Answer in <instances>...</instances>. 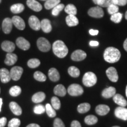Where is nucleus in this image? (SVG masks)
I'll list each match as a JSON object with an SVG mask.
<instances>
[{
    "label": "nucleus",
    "instance_id": "8",
    "mask_svg": "<svg viewBox=\"0 0 127 127\" xmlns=\"http://www.w3.org/2000/svg\"><path fill=\"white\" fill-rule=\"evenodd\" d=\"M87 57V54L81 50H77L72 52L71 58L72 61H81L85 60Z\"/></svg>",
    "mask_w": 127,
    "mask_h": 127
},
{
    "label": "nucleus",
    "instance_id": "25",
    "mask_svg": "<svg viewBox=\"0 0 127 127\" xmlns=\"http://www.w3.org/2000/svg\"><path fill=\"white\" fill-rule=\"evenodd\" d=\"M54 93L56 95L60 96H64L66 94V90L65 87L62 84H58L54 89Z\"/></svg>",
    "mask_w": 127,
    "mask_h": 127
},
{
    "label": "nucleus",
    "instance_id": "42",
    "mask_svg": "<svg viewBox=\"0 0 127 127\" xmlns=\"http://www.w3.org/2000/svg\"><path fill=\"white\" fill-rule=\"evenodd\" d=\"M119 7L118 5L115 4H111L108 7V12L111 15H113V14L118 12Z\"/></svg>",
    "mask_w": 127,
    "mask_h": 127
},
{
    "label": "nucleus",
    "instance_id": "54",
    "mask_svg": "<svg viewBox=\"0 0 127 127\" xmlns=\"http://www.w3.org/2000/svg\"><path fill=\"white\" fill-rule=\"evenodd\" d=\"M93 2H94L95 4H97V1H98V0H93Z\"/></svg>",
    "mask_w": 127,
    "mask_h": 127
},
{
    "label": "nucleus",
    "instance_id": "12",
    "mask_svg": "<svg viewBox=\"0 0 127 127\" xmlns=\"http://www.w3.org/2000/svg\"><path fill=\"white\" fill-rule=\"evenodd\" d=\"M106 74L109 79L113 82H116L118 80V75L117 69L114 67H109L106 71Z\"/></svg>",
    "mask_w": 127,
    "mask_h": 127
},
{
    "label": "nucleus",
    "instance_id": "7",
    "mask_svg": "<svg viewBox=\"0 0 127 127\" xmlns=\"http://www.w3.org/2000/svg\"><path fill=\"white\" fill-rule=\"evenodd\" d=\"M23 71V68L21 66H15L12 67L10 71V75L11 79L14 81L19 80L21 77Z\"/></svg>",
    "mask_w": 127,
    "mask_h": 127
},
{
    "label": "nucleus",
    "instance_id": "32",
    "mask_svg": "<svg viewBox=\"0 0 127 127\" xmlns=\"http://www.w3.org/2000/svg\"><path fill=\"white\" fill-rule=\"evenodd\" d=\"M60 2H61L60 0H47L45 2L44 6L47 9H53L55 6L59 4Z\"/></svg>",
    "mask_w": 127,
    "mask_h": 127
},
{
    "label": "nucleus",
    "instance_id": "43",
    "mask_svg": "<svg viewBox=\"0 0 127 127\" xmlns=\"http://www.w3.org/2000/svg\"><path fill=\"white\" fill-rule=\"evenodd\" d=\"M21 121L18 118H13L8 123V127H19L20 126Z\"/></svg>",
    "mask_w": 127,
    "mask_h": 127
},
{
    "label": "nucleus",
    "instance_id": "30",
    "mask_svg": "<svg viewBox=\"0 0 127 127\" xmlns=\"http://www.w3.org/2000/svg\"><path fill=\"white\" fill-rule=\"evenodd\" d=\"M24 5L22 4H15L12 5L10 9L14 14L21 13L24 10Z\"/></svg>",
    "mask_w": 127,
    "mask_h": 127
},
{
    "label": "nucleus",
    "instance_id": "53",
    "mask_svg": "<svg viewBox=\"0 0 127 127\" xmlns=\"http://www.w3.org/2000/svg\"><path fill=\"white\" fill-rule=\"evenodd\" d=\"M2 99L0 98V112L1 111V107H2Z\"/></svg>",
    "mask_w": 127,
    "mask_h": 127
},
{
    "label": "nucleus",
    "instance_id": "37",
    "mask_svg": "<svg viewBox=\"0 0 127 127\" xmlns=\"http://www.w3.org/2000/svg\"><path fill=\"white\" fill-rule=\"evenodd\" d=\"M9 94L12 96H17L21 93V88L19 86H14L9 90Z\"/></svg>",
    "mask_w": 127,
    "mask_h": 127
},
{
    "label": "nucleus",
    "instance_id": "20",
    "mask_svg": "<svg viewBox=\"0 0 127 127\" xmlns=\"http://www.w3.org/2000/svg\"><path fill=\"white\" fill-rule=\"evenodd\" d=\"M109 110H110V108L107 105L101 104L96 106V107L95 108V112H96V113L101 116L107 115L109 112Z\"/></svg>",
    "mask_w": 127,
    "mask_h": 127
},
{
    "label": "nucleus",
    "instance_id": "23",
    "mask_svg": "<svg viewBox=\"0 0 127 127\" xmlns=\"http://www.w3.org/2000/svg\"><path fill=\"white\" fill-rule=\"evenodd\" d=\"M116 94V89L113 87H109L104 89L102 92V96L105 98L113 97Z\"/></svg>",
    "mask_w": 127,
    "mask_h": 127
},
{
    "label": "nucleus",
    "instance_id": "44",
    "mask_svg": "<svg viewBox=\"0 0 127 127\" xmlns=\"http://www.w3.org/2000/svg\"><path fill=\"white\" fill-rule=\"evenodd\" d=\"M34 112L36 114H41L45 112V107L42 105H38L34 108Z\"/></svg>",
    "mask_w": 127,
    "mask_h": 127
},
{
    "label": "nucleus",
    "instance_id": "51",
    "mask_svg": "<svg viewBox=\"0 0 127 127\" xmlns=\"http://www.w3.org/2000/svg\"><path fill=\"white\" fill-rule=\"evenodd\" d=\"M26 127H40V126L39 125L36 124H30Z\"/></svg>",
    "mask_w": 127,
    "mask_h": 127
},
{
    "label": "nucleus",
    "instance_id": "13",
    "mask_svg": "<svg viewBox=\"0 0 127 127\" xmlns=\"http://www.w3.org/2000/svg\"><path fill=\"white\" fill-rule=\"evenodd\" d=\"M13 24L17 29L20 30H24L25 28V23L24 21L21 17L19 16H14L11 18Z\"/></svg>",
    "mask_w": 127,
    "mask_h": 127
},
{
    "label": "nucleus",
    "instance_id": "17",
    "mask_svg": "<svg viewBox=\"0 0 127 127\" xmlns=\"http://www.w3.org/2000/svg\"><path fill=\"white\" fill-rule=\"evenodd\" d=\"M1 48L4 51L7 52L8 53L13 52L15 48V45L14 42L10 41H4L1 44Z\"/></svg>",
    "mask_w": 127,
    "mask_h": 127
},
{
    "label": "nucleus",
    "instance_id": "50",
    "mask_svg": "<svg viewBox=\"0 0 127 127\" xmlns=\"http://www.w3.org/2000/svg\"><path fill=\"white\" fill-rule=\"evenodd\" d=\"M90 45L91 47H97L99 45V42L96 41H91L90 42Z\"/></svg>",
    "mask_w": 127,
    "mask_h": 127
},
{
    "label": "nucleus",
    "instance_id": "1",
    "mask_svg": "<svg viewBox=\"0 0 127 127\" xmlns=\"http://www.w3.org/2000/svg\"><path fill=\"white\" fill-rule=\"evenodd\" d=\"M121 58V52L116 48L110 47L106 48L104 53V58L109 63L118 62Z\"/></svg>",
    "mask_w": 127,
    "mask_h": 127
},
{
    "label": "nucleus",
    "instance_id": "2",
    "mask_svg": "<svg viewBox=\"0 0 127 127\" xmlns=\"http://www.w3.org/2000/svg\"><path fill=\"white\" fill-rule=\"evenodd\" d=\"M52 50L54 53L58 58H63L66 56L68 53V49L63 41L57 40L52 45Z\"/></svg>",
    "mask_w": 127,
    "mask_h": 127
},
{
    "label": "nucleus",
    "instance_id": "22",
    "mask_svg": "<svg viewBox=\"0 0 127 127\" xmlns=\"http://www.w3.org/2000/svg\"><path fill=\"white\" fill-rule=\"evenodd\" d=\"M41 28L45 33H49L52 31L51 21L48 19H44L41 21Z\"/></svg>",
    "mask_w": 127,
    "mask_h": 127
},
{
    "label": "nucleus",
    "instance_id": "28",
    "mask_svg": "<svg viewBox=\"0 0 127 127\" xmlns=\"http://www.w3.org/2000/svg\"><path fill=\"white\" fill-rule=\"evenodd\" d=\"M98 5L102 7H108L111 4H118V0H98Z\"/></svg>",
    "mask_w": 127,
    "mask_h": 127
},
{
    "label": "nucleus",
    "instance_id": "36",
    "mask_svg": "<svg viewBox=\"0 0 127 127\" xmlns=\"http://www.w3.org/2000/svg\"><path fill=\"white\" fill-rule=\"evenodd\" d=\"M34 78L35 80L39 82H44L47 79L46 75L40 71H36L34 74Z\"/></svg>",
    "mask_w": 127,
    "mask_h": 127
},
{
    "label": "nucleus",
    "instance_id": "4",
    "mask_svg": "<svg viewBox=\"0 0 127 127\" xmlns=\"http://www.w3.org/2000/svg\"><path fill=\"white\" fill-rule=\"evenodd\" d=\"M67 91L71 96H77L81 95L84 93V90L79 84H72L68 87Z\"/></svg>",
    "mask_w": 127,
    "mask_h": 127
},
{
    "label": "nucleus",
    "instance_id": "15",
    "mask_svg": "<svg viewBox=\"0 0 127 127\" xmlns=\"http://www.w3.org/2000/svg\"><path fill=\"white\" fill-rule=\"evenodd\" d=\"M0 78L2 83H7L10 81L11 79L10 75V71H9L7 68H1L0 69Z\"/></svg>",
    "mask_w": 127,
    "mask_h": 127
},
{
    "label": "nucleus",
    "instance_id": "46",
    "mask_svg": "<svg viewBox=\"0 0 127 127\" xmlns=\"http://www.w3.org/2000/svg\"><path fill=\"white\" fill-rule=\"evenodd\" d=\"M7 120L5 117H2L0 118V127H4L7 124Z\"/></svg>",
    "mask_w": 127,
    "mask_h": 127
},
{
    "label": "nucleus",
    "instance_id": "31",
    "mask_svg": "<svg viewBox=\"0 0 127 127\" xmlns=\"http://www.w3.org/2000/svg\"><path fill=\"white\" fill-rule=\"evenodd\" d=\"M65 12L68 14V15H75L77 13V8L74 5L69 4L65 7L64 8Z\"/></svg>",
    "mask_w": 127,
    "mask_h": 127
},
{
    "label": "nucleus",
    "instance_id": "49",
    "mask_svg": "<svg viewBox=\"0 0 127 127\" xmlns=\"http://www.w3.org/2000/svg\"><path fill=\"white\" fill-rule=\"evenodd\" d=\"M89 32H90V34L91 35H96L98 34V32H99V31H98V30H90V31H89Z\"/></svg>",
    "mask_w": 127,
    "mask_h": 127
},
{
    "label": "nucleus",
    "instance_id": "11",
    "mask_svg": "<svg viewBox=\"0 0 127 127\" xmlns=\"http://www.w3.org/2000/svg\"><path fill=\"white\" fill-rule=\"evenodd\" d=\"M16 44L18 48L24 51L29 50L30 47H31L29 41L23 37H18L16 40Z\"/></svg>",
    "mask_w": 127,
    "mask_h": 127
},
{
    "label": "nucleus",
    "instance_id": "6",
    "mask_svg": "<svg viewBox=\"0 0 127 127\" xmlns=\"http://www.w3.org/2000/svg\"><path fill=\"white\" fill-rule=\"evenodd\" d=\"M88 15L91 17L96 18H100L104 17V12L102 8L97 6V7H92L88 10Z\"/></svg>",
    "mask_w": 127,
    "mask_h": 127
},
{
    "label": "nucleus",
    "instance_id": "29",
    "mask_svg": "<svg viewBox=\"0 0 127 127\" xmlns=\"http://www.w3.org/2000/svg\"><path fill=\"white\" fill-rule=\"evenodd\" d=\"M91 109V105L88 103H82L79 104L77 107V111L79 113L84 114L87 112Z\"/></svg>",
    "mask_w": 127,
    "mask_h": 127
},
{
    "label": "nucleus",
    "instance_id": "45",
    "mask_svg": "<svg viewBox=\"0 0 127 127\" xmlns=\"http://www.w3.org/2000/svg\"><path fill=\"white\" fill-rule=\"evenodd\" d=\"M54 127H65V125L61 119L56 118L54 122Z\"/></svg>",
    "mask_w": 127,
    "mask_h": 127
},
{
    "label": "nucleus",
    "instance_id": "56",
    "mask_svg": "<svg viewBox=\"0 0 127 127\" xmlns=\"http://www.w3.org/2000/svg\"><path fill=\"white\" fill-rule=\"evenodd\" d=\"M125 93H126V96H127V87H126V91H125Z\"/></svg>",
    "mask_w": 127,
    "mask_h": 127
},
{
    "label": "nucleus",
    "instance_id": "40",
    "mask_svg": "<svg viewBox=\"0 0 127 127\" xmlns=\"http://www.w3.org/2000/svg\"><path fill=\"white\" fill-rule=\"evenodd\" d=\"M51 105L54 109H59L61 107V102L56 96H53L51 98Z\"/></svg>",
    "mask_w": 127,
    "mask_h": 127
},
{
    "label": "nucleus",
    "instance_id": "16",
    "mask_svg": "<svg viewBox=\"0 0 127 127\" xmlns=\"http://www.w3.org/2000/svg\"><path fill=\"white\" fill-rule=\"evenodd\" d=\"M27 5L30 9L36 12L41 11L42 9V5L36 0H27Z\"/></svg>",
    "mask_w": 127,
    "mask_h": 127
},
{
    "label": "nucleus",
    "instance_id": "21",
    "mask_svg": "<svg viewBox=\"0 0 127 127\" xmlns=\"http://www.w3.org/2000/svg\"><path fill=\"white\" fill-rule=\"evenodd\" d=\"M48 77L50 80L53 82L58 81L60 78V73L55 68H50L48 71Z\"/></svg>",
    "mask_w": 127,
    "mask_h": 127
},
{
    "label": "nucleus",
    "instance_id": "60",
    "mask_svg": "<svg viewBox=\"0 0 127 127\" xmlns=\"http://www.w3.org/2000/svg\"><path fill=\"white\" fill-rule=\"evenodd\" d=\"M1 0H0V3H1Z\"/></svg>",
    "mask_w": 127,
    "mask_h": 127
},
{
    "label": "nucleus",
    "instance_id": "48",
    "mask_svg": "<svg viewBox=\"0 0 127 127\" xmlns=\"http://www.w3.org/2000/svg\"><path fill=\"white\" fill-rule=\"evenodd\" d=\"M127 4V0H118L117 5L124 6Z\"/></svg>",
    "mask_w": 127,
    "mask_h": 127
},
{
    "label": "nucleus",
    "instance_id": "27",
    "mask_svg": "<svg viewBox=\"0 0 127 127\" xmlns=\"http://www.w3.org/2000/svg\"><path fill=\"white\" fill-rule=\"evenodd\" d=\"M45 98V94L43 92L36 93L32 96V101L34 103H40L44 101Z\"/></svg>",
    "mask_w": 127,
    "mask_h": 127
},
{
    "label": "nucleus",
    "instance_id": "35",
    "mask_svg": "<svg viewBox=\"0 0 127 127\" xmlns=\"http://www.w3.org/2000/svg\"><path fill=\"white\" fill-rule=\"evenodd\" d=\"M45 111L49 117L53 118V117H55L56 116V112H55V109L53 108L51 105H50V104H46Z\"/></svg>",
    "mask_w": 127,
    "mask_h": 127
},
{
    "label": "nucleus",
    "instance_id": "24",
    "mask_svg": "<svg viewBox=\"0 0 127 127\" xmlns=\"http://www.w3.org/2000/svg\"><path fill=\"white\" fill-rule=\"evenodd\" d=\"M66 23L69 27L77 26L78 24L79 21L75 15H68L65 18Z\"/></svg>",
    "mask_w": 127,
    "mask_h": 127
},
{
    "label": "nucleus",
    "instance_id": "19",
    "mask_svg": "<svg viewBox=\"0 0 127 127\" xmlns=\"http://www.w3.org/2000/svg\"><path fill=\"white\" fill-rule=\"evenodd\" d=\"M113 100L115 104H118L120 107H125L127 105V101L124 97L120 94H115L113 96Z\"/></svg>",
    "mask_w": 127,
    "mask_h": 127
},
{
    "label": "nucleus",
    "instance_id": "38",
    "mask_svg": "<svg viewBox=\"0 0 127 127\" xmlns=\"http://www.w3.org/2000/svg\"><path fill=\"white\" fill-rule=\"evenodd\" d=\"M41 62L38 59H37V58H32V59H30L28 61L27 65L30 68H35L39 66Z\"/></svg>",
    "mask_w": 127,
    "mask_h": 127
},
{
    "label": "nucleus",
    "instance_id": "18",
    "mask_svg": "<svg viewBox=\"0 0 127 127\" xmlns=\"http://www.w3.org/2000/svg\"><path fill=\"white\" fill-rule=\"evenodd\" d=\"M17 60H18L17 55L15 54L10 52V53H7V55H6V58L4 61V63L7 65L11 66L15 64L16 62L17 61Z\"/></svg>",
    "mask_w": 127,
    "mask_h": 127
},
{
    "label": "nucleus",
    "instance_id": "9",
    "mask_svg": "<svg viewBox=\"0 0 127 127\" xmlns=\"http://www.w3.org/2000/svg\"><path fill=\"white\" fill-rule=\"evenodd\" d=\"M28 24L30 27L35 31H39L41 29V22L36 16H31L28 20Z\"/></svg>",
    "mask_w": 127,
    "mask_h": 127
},
{
    "label": "nucleus",
    "instance_id": "39",
    "mask_svg": "<svg viewBox=\"0 0 127 127\" xmlns=\"http://www.w3.org/2000/svg\"><path fill=\"white\" fill-rule=\"evenodd\" d=\"M65 8V5L63 4H60L57 5V6L52 9V14L54 16H57L59 15L60 12L63 11V9Z\"/></svg>",
    "mask_w": 127,
    "mask_h": 127
},
{
    "label": "nucleus",
    "instance_id": "41",
    "mask_svg": "<svg viewBox=\"0 0 127 127\" xmlns=\"http://www.w3.org/2000/svg\"><path fill=\"white\" fill-rule=\"evenodd\" d=\"M122 18H123V14L120 12H117L113 14V15H111V20L112 22L115 23H120L121 21Z\"/></svg>",
    "mask_w": 127,
    "mask_h": 127
},
{
    "label": "nucleus",
    "instance_id": "57",
    "mask_svg": "<svg viewBox=\"0 0 127 127\" xmlns=\"http://www.w3.org/2000/svg\"><path fill=\"white\" fill-rule=\"evenodd\" d=\"M119 127V126H114V127Z\"/></svg>",
    "mask_w": 127,
    "mask_h": 127
},
{
    "label": "nucleus",
    "instance_id": "55",
    "mask_svg": "<svg viewBox=\"0 0 127 127\" xmlns=\"http://www.w3.org/2000/svg\"><path fill=\"white\" fill-rule=\"evenodd\" d=\"M125 19H126V20H127V12H125Z\"/></svg>",
    "mask_w": 127,
    "mask_h": 127
},
{
    "label": "nucleus",
    "instance_id": "5",
    "mask_svg": "<svg viewBox=\"0 0 127 127\" xmlns=\"http://www.w3.org/2000/svg\"><path fill=\"white\" fill-rule=\"evenodd\" d=\"M38 49L42 52H48L50 50L51 45L49 41L44 37H41L36 41Z\"/></svg>",
    "mask_w": 127,
    "mask_h": 127
},
{
    "label": "nucleus",
    "instance_id": "34",
    "mask_svg": "<svg viewBox=\"0 0 127 127\" xmlns=\"http://www.w3.org/2000/svg\"><path fill=\"white\" fill-rule=\"evenodd\" d=\"M84 122L87 124V125H92L95 124L98 122L97 117H95V115H90L87 116L84 119Z\"/></svg>",
    "mask_w": 127,
    "mask_h": 127
},
{
    "label": "nucleus",
    "instance_id": "59",
    "mask_svg": "<svg viewBox=\"0 0 127 127\" xmlns=\"http://www.w3.org/2000/svg\"><path fill=\"white\" fill-rule=\"evenodd\" d=\"M0 93H1V88H0Z\"/></svg>",
    "mask_w": 127,
    "mask_h": 127
},
{
    "label": "nucleus",
    "instance_id": "26",
    "mask_svg": "<svg viewBox=\"0 0 127 127\" xmlns=\"http://www.w3.org/2000/svg\"><path fill=\"white\" fill-rule=\"evenodd\" d=\"M9 108L11 111L14 115H20L22 114V109L20 106L15 102H11L9 104Z\"/></svg>",
    "mask_w": 127,
    "mask_h": 127
},
{
    "label": "nucleus",
    "instance_id": "33",
    "mask_svg": "<svg viewBox=\"0 0 127 127\" xmlns=\"http://www.w3.org/2000/svg\"><path fill=\"white\" fill-rule=\"evenodd\" d=\"M68 72L69 75L72 77L77 78L80 75V71L78 68L74 66H71L68 68Z\"/></svg>",
    "mask_w": 127,
    "mask_h": 127
},
{
    "label": "nucleus",
    "instance_id": "10",
    "mask_svg": "<svg viewBox=\"0 0 127 127\" xmlns=\"http://www.w3.org/2000/svg\"><path fill=\"white\" fill-rule=\"evenodd\" d=\"M12 25H13V23H12L11 18H6L3 20L2 28V31L5 34H8L11 32L12 29Z\"/></svg>",
    "mask_w": 127,
    "mask_h": 127
},
{
    "label": "nucleus",
    "instance_id": "47",
    "mask_svg": "<svg viewBox=\"0 0 127 127\" xmlns=\"http://www.w3.org/2000/svg\"><path fill=\"white\" fill-rule=\"evenodd\" d=\"M71 127H81V125L79 121L74 120L71 123Z\"/></svg>",
    "mask_w": 127,
    "mask_h": 127
},
{
    "label": "nucleus",
    "instance_id": "14",
    "mask_svg": "<svg viewBox=\"0 0 127 127\" xmlns=\"http://www.w3.org/2000/svg\"><path fill=\"white\" fill-rule=\"evenodd\" d=\"M115 115L117 118L124 121L127 120V108L123 107L116 108L115 109Z\"/></svg>",
    "mask_w": 127,
    "mask_h": 127
},
{
    "label": "nucleus",
    "instance_id": "52",
    "mask_svg": "<svg viewBox=\"0 0 127 127\" xmlns=\"http://www.w3.org/2000/svg\"><path fill=\"white\" fill-rule=\"evenodd\" d=\"M123 46H124V50L127 52V38L125 39L124 42Z\"/></svg>",
    "mask_w": 127,
    "mask_h": 127
},
{
    "label": "nucleus",
    "instance_id": "58",
    "mask_svg": "<svg viewBox=\"0 0 127 127\" xmlns=\"http://www.w3.org/2000/svg\"><path fill=\"white\" fill-rule=\"evenodd\" d=\"M41 1H47V0H41Z\"/></svg>",
    "mask_w": 127,
    "mask_h": 127
},
{
    "label": "nucleus",
    "instance_id": "3",
    "mask_svg": "<svg viewBox=\"0 0 127 127\" xmlns=\"http://www.w3.org/2000/svg\"><path fill=\"white\" fill-rule=\"evenodd\" d=\"M97 82V78L94 73L92 72H87L84 74L82 82L84 85L87 87H91L95 85Z\"/></svg>",
    "mask_w": 127,
    "mask_h": 127
}]
</instances>
